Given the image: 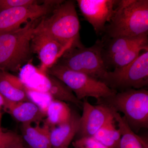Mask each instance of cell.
Segmentation results:
<instances>
[{
    "label": "cell",
    "mask_w": 148,
    "mask_h": 148,
    "mask_svg": "<svg viewBox=\"0 0 148 148\" xmlns=\"http://www.w3.org/2000/svg\"><path fill=\"white\" fill-rule=\"evenodd\" d=\"M119 0H77L78 6L85 19L94 29L96 34L104 33L114 12Z\"/></svg>",
    "instance_id": "cell-9"
},
{
    "label": "cell",
    "mask_w": 148,
    "mask_h": 148,
    "mask_svg": "<svg viewBox=\"0 0 148 148\" xmlns=\"http://www.w3.org/2000/svg\"><path fill=\"white\" fill-rule=\"evenodd\" d=\"M73 145L74 148H107L93 137L79 138Z\"/></svg>",
    "instance_id": "cell-23"
},
{
    "label": "cell",
    "mask_w": 148,
    "mask_h": 148,
    "mask_svg": "<svg viewBox=\"0 0 148 148\" xmlns=\"http://www.w3.org/2000/svg\"><path fill=\"white\" fill-rule=\"evenodd\" d=\"M41 18L30 20L23 27L0 34V71L17 72L31 59V40Z\"/></svg>",
    "instance_id": "cell-3"
},
{
    "label": "cell",
    "mask_w": 148,
    "mask_h": 148,
    "mask_svg": "<svg viewBox=\"0 0 148 148\" xmlns=\"http://www.w3.org/2000/svg\"><path fill=\"white\" fill-rule=\"evenodd\" d=\"M103 41L100 40L89 47H71L65 51L56 63L101 80L108 71L103 60Z\"/></svg>",
    "instance_id": "cell-6"
},
{
    "label": "cell",
    "mask_w": 148,
    "mask_h": 148,
    "mask_svg": "<svg viewBox=\"0 0 148 148\" xmlns=\"http://www.w3.org/2000/svg\"><path fill=\"white\" fill-rule=\"evenodd\" d=\"M64 1H44L26 6L8 9L0 12V34L19 29L21 25L32 19L42 18L49 15Z\"/></svg>",
    "instance_id": "cell-8"
},
{
    "label": "cell",
    "mask_w": 148,
    "mask_h": 148,
    "mask_svg": "<svg viewBox=\"0 0 148 148\" xmlns=\"http://www.w3.org/2000/svg\"><path fill=\"white\" fill-rule=\"evenodd\" d=\"M46 73L64 82L80 101L88 97L95 98L98 101L112 96L117 92L100 80L70 70L57 63L48 69Z\"/></svg>",
    "instance_id": "cell-5"
},
{
    "label": "cell",
    "mask_w": 148,
    "mask_h": 148,
    "mask_svg": "<svg viewBox=\"0 0 148 148\" xmlns=\"http://www.w3.org/2000/svg\"><path fill=\"white\" fill-rule=\"evenodd\" d=\"M148 40V35L138 37H119L102 40L103 61L112 56L127 50L130 47Z\"/></svg>",
    "instance_id": "cell-17"
},
{
    "label": "cell",
    "mask_w": 148,
    "mask_h": 148,
    "mask_svg": "<svg viewBox=\"0 0 148 148\" xmlns=\"http://www.w3.org/2000/svg\"><path fill=\"white\" fill-rule=\"evenodd\" d=\"M31 45L32 52L38 54L40 62L39 69L42 73H46L70 48L64 46L45 34L35 31Z\"/></svg>",
    "instance_id": "cell-11"
},
{
    "label": "cell",
    "mask_w": 148,
    "mask_h": 148,
    "mask_svg": "<svg viewBox=\"0 0 148 148\" xmlns=\"http://www.w3.org/2000/svg\"><path fill=\"white\" fill-rule=\"evenodd\" d=\"M25 90L29 101L38 106L40 110L46 115L48 108L54 99L47 93L38 92L26 88Z\"/></svg>",
    "instance_id": "cell-21"
},
{
    "label": "cell",
    "mask_w": 148,
    "mask_h": 148,
    "mask_svg": "<svg viewBox=\"0 0 148 148\" xmlns=\"http://www.w3.org/2000/svg\"><path fill=\"white\" fill-rule=\"evenodd\" d=\"M3 107L14 118L22 124L40 123L46 117L38 106L30 101L17 103L5 101Z\"/></svg>",
    "instance_id": "cell-12"
},
{
    "label": "cell",
    "mask_w": 148,
    "mask_h": 148,
    "mask_svg": "<svg viewBox=\"0 0 148 148\" xmlns=\"http://www.w3.org/2000/svg\"><path fill=\"white\" fill-rule=\"evenodd\" d=\"M80 116L72 112L69 121L50 129V139L52 148L69 147L79 130Z\"/></svg>",
    "instance_id": "cell-13"
},
{
    "label": "cell",
    "mask_w": 148,
    "mask_h": 148,
    "mask_svg": "<svg viewBox=\"0 0 148 148\" xmlns=\"http://www.w3.org/2000/svg\"><path fill=\"white\" fill-rule=\"evenodd\" d=\"M117 91L139 89L148 85V49L143 51L134 61L126 66L108 71L101 80Z\"/></svg>",
    "instance_id": "cell-7"
},
{
    "label": "cell",
    "mask_w": 148,
    "mask_h": 148,
    "mask_svg": "<svg viewBox=\"0 0 148 148\" xmlns=\"http://www.w3.org/2000/svg\"><path fill=\"white\" fill-rule=\"evenodd\" d=\"M11 148H27L24 145V143H19V144H17L16 145L13 146V147Z\"/></svg>",
    "instance_id": "cell-26"
},
{
    "label": "cell",
    "mask_w": 148,
    "mask_h": 148,
    "mask_svg": "<svg viewBox=\"0 0 148 148\" xmlns=\"http://www.w3.org/2000/svg\"><path fill=\"white\" fill-rule=\"evenodd\" d=\"M46 16L41 18L35 32L45 34L67 47L84 46L80 40V24L74 1H64Z\"/></svg>",
    "instance_id": "cell-1"
},
{
    "label": "cell",
    "mask_w": 148,
    "mask_h": 148,
    "mask_svg": "<svg viewBox=\"0 0 148 148\" xmlns=\"http://www.w3.org/2000/svg\"><path fill=\"white\" fill-rule=\"evenodd\" d=\"M112 110L117 126L121 134L117 148H148L147 141L133 132L124 118L119 113Z\"/></svg>",
    "instance_id": "cell-16"
},
{
    "label": "cell",
    "mask_w": 148,
    "mask_h": 148,
    "mask_svg": "<svg viewBox=\"0 0 148 148\" xmlns=\"http://www.w3.org/2000/svg\"><path fill=\"white\" fill-rule=\"evenodd\" d=\"M23 142L22 137L12 132H5L0 124V148H11Z\"/></svg>",
    "instance_id": "cell-22"
},
{
    "label": "cell",
    "mask_w": 148,
    "mask_h": 148,
    "mask_svg": "<svg viewBox=\"0 0 148 148\" xmlns=\"http://www.w3.org/2000/svg\"><path fill=\"white\" fill-rule=\"evenodd\" d=\"M124 114L123 117L135 133L148 127V91L144 88L128 89L97 101Z\"/></svg>",
    "instance_id": "cell-4"
},
{
    "label": "cell",
    "mask_w": 148,
    "mask_h": 148,
    "mask_svg": "<svg viewBox=\"0 0 148 148\" xmlns=\"http://www.w3.org/2000/svg\"><path fill=\"white\" fill-rule=\"evenodd\" d=\"M147 49H148V40L133 46L123 52L112 56L104 60V64L107 70L110 67L114 69L122 68L131 63L143 51Z\"/></svg>",
    "instance_id": "cell-18"
},
{
    "label": "cell",
    "mask_w": 148,
    "mask_h": 148,
    "mask_svg": "<svg viewBox=\"0 0 148 148\" xmlns=\"http://www.w3.org/2000/svg\"><path fill=\"white\" fill-rule=\"evenodd\" d=\"M4 103V99L3 98L2 96L0 94V124H1V119L2 117V114L1 110L2 107H3Z\"/></svg>",
    "instance_id": "cell-25"
},
{
    "label": "cell",
    "mask_w": 148,
    "mask_h": 148,
    "mask_svg": "<svg viewBox=\"0 0 148 148\" xmlns=\"http://www.w3.org/2000/svg\"><path fill=\"white\" fill-rule=\"evenodd\" d=\"M77 134L80 138L93 137L107 123L113 118L112 110L102 104L91 105L86 100L83 102Z\"/></svg>",
    "instance_id": "cell-10"
},
{
    "label": "cell",
    "mask_w": 148,
    "mask_h": 148,
    "mask_svg": "<svg viewBox=\"0 0 148 148\" xmlns=\"http://www.w3.org/2000/svg\"><path fill=\"white\" fill-rule=\"evenodd\" d=\"M104 33L106 39L148 35V0H119Z\"/></svg>",
    "instance_id": "cell-2"
},
{
    "label": "cell",
    "mask_w": 148,
    "mask_h": 148,
    "mask_svg": "<svg viewBox=\"0 0 148 148\" xmlns=\"http://www.w3.org/2000/svg\"><path fill=\"white\" fill-rule=\"evenodd\" d=\"M72 114L71 110L66 102L53 100L48 108L45 123L51 129L69 121Z\"/></svg>",
    "instance_id": "cell-19"
},
{
    "label": "cell",
    "mask_w": 148,
    "mask_h": 148,
    "mask_svg": "<svg viewBox=\"0 0 148 148\" xmlns=\"http://www.w3.org/2000/svg\"><path fill=\"white\" fill-rule=\"evenodd\" d=\"M35 0H0V12L8 9L26 6L37 3Z\"/></svg>",
    "instance_id": "cell-24"
},
{
    "label": "cell",
    "mask_w": 148,
    "mask_h": 148,
    "mask_svg": "<svg viewBox=\"0 0 148 148\" xmlns=\"http://www.w3.org/2000/svg\"><path fill=\"white\" fill-rule=\"evenodd\" d=\"M60 148H69V147H62Z\"/></svg>",
    "instance_id": "cell-27"
},
{
    "label": "cell",
    "mask_w": 148,
    "mask_h": 148,
    "mask_svg": "<svg viewBox=\"0 0 148 148\" xmlns=\"http://www.w3.org/2000/svg\"><path fill=\"white\" fill-rule=\"evenodd\" d=\"M114 117L96 132L93 138L107 148H117L121 134Z\"/></svg>",
    "instance_id": "cell-20"
},
{
    "label": "cell",
    "mask_w": 148,
    "mask_h": 148,
    "mask_svg": "<svg viewBox=\"0 0 148 148\" xmlns=\"http://www.w3.org/2000/svg\"><path fill=\"white\" fill-rule=\"evenodd\" d=\"M0 94L7 102L29 101L21 80L8 72L0 71Z\"/></svg>",
    "instance_id": "cell-14"
},
{
    "label": "cell",
    "mask_w": 148,
    "mask_h": 148,
    "mask_svg": "<svg viewBox=\"0 0 148 148\" xmlns=\"http://www.w3.org/2000/svg\"><path fill=\"white\" fill-rule=\"evenodd\" d=\"M36 124L34 126L32 124H22V139L30 148H52L50 139V127L46 123L42 126L40 123Z\"/></svg>",
    "instance_id": "cell-15"
}]
</instances>
